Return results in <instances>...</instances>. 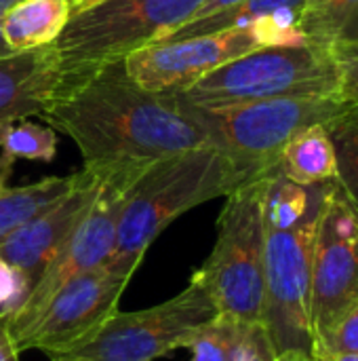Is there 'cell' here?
Returning a JSON list of instances; mask_svg holds the SVG:
<instances>
[{
  "label": "cell",
  "mask_w": 358,
  "mask_h": 361,
  "mask_svg": "<svg viewBox=\"0 0 358 361\" xmlns=\"http://www.w3.org/2000/svg\"><path fill=\"white\" fill-rule=\"evenodd\" d=\"M205 0H87L53 42L63 85L133 51L154 44L190 21Z\"/></svg>",
  "instance_id": "obj_4"
},
{
  "label": "cell",
  "mask_w": 358,
  "mask_h": 361,
  "mask_svg": "<svg viewBox=\"0 0 358 361\" xmlns=\"http://www.w3.org/2000/svg\"><path fill=\"white\" fill-rule=\"evenodd\" d=\"M51 361H93L87 357H76V355H59V357H51Z\"/></svg>",
  "instance_id": "obj_32"
},
{
  "label": "cell",
  "mask_w": 358,
  "mask_h": 361,
  "mask_svg": "<svg viewBox=\"0 0 358 361\" xmlns=\"http://www.w3.org/2000/svg\"><path fill=\"white\" fill-rule=\"evenodd\" d=\"M338 159V184L358 214V97L346 104L325 123Z\"/></svg>",
  "instance_id": "obj_20"
},
{
  "label": "cell",
  "mask_w": 358,
  "mask_h": 361,
  "mask_svg": "<svg viewBox=\"0 0 358 361\" xmlns=\"http://www.w3.org/2000/svg\"><path fill=\"white\" fill-rule=\"evenodd\" d=\"M175 102L203 129L207 144L228 157L251 182L279 171L281 152L295 133L310 125H325L346 104L342 97L270 99L232 106H196L179 97Z\"/></svg>",
  "instance_id": "obj_5"
},
{
  "label": "cell",
  "mask_w": 358,
  "mask_h": 361,
  "mask_svg": "<svg viewBox=\"0 0 358 361\" xmlns=\"http://www.w3.org/2000/svg\"><path fill=\"white\" fill-rule=\"evenodd\" d=\"M333 182L300 186L279 171L264 190V311L276 351H312V256L325 197ZM312 355V353H310Z\"/></svg>",
  "instance_id": "obj_2"
},
{
  "label": "cell",
  "mask_w": 358,
  "mask_h": 361,
  "mask_svg": "<svg viewBox=\"0 0 358 361\" xmlns=\"http://www.w3.org/2000/svg\"><path fill=\"white\" fill-rule=\"evenodd\" d=\"M8 53H15V51H11V49L6 47V42H4V38H2V27H0V57H4V55H8Z\"/></svg>",
  "instance_id": "obj_33"
},
{
  "label": "cell",
  "mask_w": 358,
  "mask_h": 361,
  "mask_svg": "<svg viewBox=\"0 0 358 361\" xmlns=\"http://www.w3.org/2000/svg\"><path fill=\"white\" fill-rule=\"evenodd\" d=\"M312 357L325 361L335 355L358 353V300L338 311L323 328L312 334Z\"/></svg>",
  "instance_id": "obj_22"
},
{
  "label": "cell",
  "mask_w": 358,
  "mask_h": 361,
  "mask_svg": "<svg viewBox=\"0 0 358 361\" xmlns=\"http://www.w3.org/2000/svg\"><path fill=\"white\" fill-rule=\"evenodd\" d=\"M17 2H21V0H0V17H2L11 6H15Z\"/></svg>",
  "instance_id": "obj_31"
},
{
  "label": "cell",
  "mask_w": 358,
  "mask_h": 361,
  "mask_svg": "<svg viewBox=\"0 0 358 361\" xmlns=\"http://www.w3.org/2000/svg\"><path fill=\"white\" fill-rule=\"evenodd\" d=\"M262 42L249 27L192 36L141 47L122 59L133 82L160 95H177L215 68L260 49Z\"/></svg>",
  "instance_id": "obj_11"
},
{
  "label": "cell",
  "mask_w": 358,
  "mask_h": 361,
  "mask_svg": "<svg viewBox=\"0 0 358 361\" xmlns=\"http://www.w3.org/2000/svg\"><path fill=\"white\" fill-rule=\"evenodd\" d=\"M72 2V8H76V6H80L82 2H87V0H70Z\"/></svg>",
  "instance_id": "obj_35"
},
{
  "label": "cell",
  "mask_w": 358,
  "mask_h": 361,
  "mask_svg": "<svg viewBox=\"0 0 358 361\" xmlns=\"http://www.w3.org/2000/svg\"><path fill=\"white\" fill-rule=\"evenodd\" d=\"M325 361H358V353L357 355H335V357H329Z\"/></svg>",
  "instance_id": "obj_34"
},
{
  "label": "cell",
  "mask_w": 358,
  "mask_h": 361,
  "mask_svg": "<svg viewBox=\"0 0 358 361\" xmlns=\"http://www.w3.org/2000/svg\"><path fill=\"white\" fill-rule=\"evenodd\" d=\"M335 61L340 68V97L354 99L358 97V47L346 51Z\"/></svg>",
  "instance_id": "obj_26"
},
{
  "label": "cell",
  "mask_w": 358,
  "mask_h": 361,
  "mask_svg": "<svg viewBox=\"0 0 358 361\" xmlns=\"http://www.w3.org/2000/svg\"><path fill=\"white\" fill-rule=\"evenodd\" d=\"M207 290L190 279L177 296L141 311H116L101 330L68 355L93 361H154L186 349L192 332L215 315Z\"/></svg>",
  "instance_id": "obj_9"
},
{
  "label": "cell",
  "mask_w": 358,
  "mask_h": 361,
  "mask_svg": "<svg viewBox=\"0 0 358 361\" xmlns=\"http://www.w3.org/2000/svg\"><path fill=\"white\" fill-rule=\"evenodd\" d=\"M131 279L106 264L78 275L51 298L36 322L13 343L17 353L40 351L59 357L76 351L118 311L120 296Z\"/></svg>",
  "instance_id": "obj_10"
},
{
  "label": "cell",
  "mask_w": 358,
  "mask_h": 361,
  "mask_svg": "<svg viewBox=\"0 0 358 361\" xmlns=\"http://www.w3.org/2000/svg\"><path fill=\"white\" fill-rule=\"evenodd\" d=\"M251 180L219 150L205 146L148 165L124 199L108 269L133 277L160 233L186 212L228 197Z\"/></svg>",
  "instance_id": "obj_3"
},
{
  "label": "cell",
  "mask_w": 358,
  "mask_h": 361,
  "mask_svg": "<svg viewBox=\"0 0 358 361\" xmlns=\"http://www.w3.org/2000/svg\"><path fill=\"white\" fill-rule=\"evenodd\" d=\"M238 330V319L215 313L211 319L200 324L186 343L192 351L190 361H230L232 343Z\"/></svg>",
  "instance_id": "obj_23"
},
{
  "label": "cell",
  "mask_w": 358,
  "mask_h": 361,
  "mask_svg": "<svg viewBox=\"0 0 358 361\" xmlns=\"http://www.w3.org/2000/svg\"><path fill=\"white\" fill-rule=\"evenodd\" d=\"M268 178L245 184L226 197L213 252L192 275L211 296L215 311L238 322H260L264 311L262 203Z\"/></svg>",
  "instance_id": "obj_7"
},
{
  "label": "cell",
  "mask_w": 358,
  "mask_h": 361,
  "mask_svg": "<svg viewBox=\"0 0 358 361\" xmlns=\"http://www.w3.org/2000/svg\"><path fill=\"white\" fill-rule=\"evenodd\" d=\"M78 180V171L70 176H49L38 182L0 190V243L15 231L36 218L51 203L61 199Z\"/></svg>",
  "instance_id": "obj_19"
},
{
  "label": "cell",
  "mask_w": 358,
  "mask_h": 361,
  "mask_svg": "<svg viewBox=\"0 0 358 361\" xmlns=\"http://www.w3.org/2000/svg\"><path fill=\"white\" fill-rule=\"evenodd\" d=\"M279 173L300 186L338 180V159L325 125H310L295 133L283 148Z\"/></svg>",
  "instance_id": "obj_18"
},
{
  "label": "cell",
  "mask_w": 358,
  "mask_h": 361,
  "mask_svg": "<svg viewBox=\"0 0 358 361\" xmlns=\"http://www.w3.org/2000/svg\"><path fill=\"white\" fill-rule=\"evenodd\" d=\"M274 361H314V357L306 351L300 349H289V351H281Z\"/></svg>",
  "instance_id": "obj_30"
},
{
  "label": "cell",
  "mask_w": 358,
  "mask_h": 361,
  "mask_svg": "<svg viewBox=\"0 0 358 361\" xmlns=\"http://www.w3.org/2000/svg\"><path fill=\"white\" fill-rule=\"evenodd\" d=\"M0 361H19V353L8 334L6 315L2 311H0Z\"/></svg>",
  "instance_id": "obj_27"
},
{
  "label": "cell",
  "mask_w": 358,
  "mask_h": 361,
  "mask_svg": "<svg viewBox=\"0 0 358 361\" xmlns=\"http://www.w3.org/2000/svg\"><path fill=\"white\" fill-rule=\"evenodd\" d=\"M63 87L53 44L0 57V125L42 116Z\"/></svg>",
  "instance_id": "obj_15"
},
{
  "label": "cell",
  "mask_w": 358,
  "mask_h": 361,
  "mask_svg": "<svg viewBox=\"0 0 358 361\" xmlns=\"http://www.w3.org/2000/svg\"><path fill=\"white\" fill-rule=\"evenodd\" d=\"M354 300H358V214L335 180L325 197L314 241L310 283L312 334Z\"/></svg>",
  "instance_id": "obj_12"
},
{
  "label": "cell",
  "mask_w": 358,
  "mask_h": 361,
  "mask_svg": "<svg viewBox=\"0 0 358 361\" xmlns=\"http://www.w3.org/2000/svg\"><path fill=\"white\" fill-rule=\"evenodd\" d=\"M175 97L196 106L340 97V68L333 55L306 42L260 47L215 68Z\"/></svg>",
  "instance_id": "obj_6"
},
{
  "label": "cell",
  "mask_w": 358,
  "mask_h": 361,
  "mask_svg": "<svg viewBox=\"0 0 358 361\" xmlns=\"http://www.w3.org/2000/svg\"><path fill=\"white\" fill-rule=\"evenodd\" d=\"M42 116L76 144L84 169L99 176L146 169L160 159L209 146L173 95L146 91L129 78L122 61L68 80Z\"/></svg>",
  "instance_id": "obj_1"
},
{
  "label": "cell",
  "mask_w": 358,
  "mask_h": 361,
  "mask_svg": "<svg viewBox=\"0 0 358 361\" xmlns=\"http://www.w3.org/2000/svg\"><path fill=\"white\" fill-rule=\"evenodd\" d=\"M0 148L15 161L51 163L57 154V131L30 118L11 121L0 125Z\"/></svg>",
  "instance_id": "obj_21"
},
{
  "label": "cell",
  "mask_w": 358,
  "mask_h": 361,
  "mask_svg": "<svg viewBox=\"0 0 358 361\" xmlns=\"http://www.w3.org/2000/svg\"><path fill=\"white\" fill-rule=\"evenodd\" d=\"M141 171L143 169H116L101 176L99 192L87 216L80 220L61 250L53 256L23 300L11 313H4L13 343L36 322L42 309L65 283L110 260L124 199Z\"/></svg>",
  "instance_id": "obj_8"
},
{
  "label": "cell",
  "mask_w": 358,
  "mask_h": 361,
  "mask_svg": "<svg viewBox=\"0 0 358 361\" xmlns=\"http://www.w3.org/2000/svg\"><path fill=\"white\" fill-rule=\"evenodd\" d=\"M238 2H243V0H205V4L198 8V13H196L192 19L207 17V15L215 13V11H222V8H226V6H232V4H238Z\"/></svg>",
  "instance_id": "obj_28"
},
{
  "label": "cell",
  "mask_w": 358,
  "mask_h": 361,
  "mask_svg": "<svg viewBox=\"0 0 358 361\" xmlns=\"http://www.w3.org/2000/svg\"><path fill=\"white\" fill-rule=\"evenodd\" d=\"M27 294V283L17 269L0 256V311L11 313Z\"/></svg>",
  "instance_id": "obj_25"
},
{
  "label": "cell",
  "mask_w": 358,
  "mask_h": 361,
  "mask_svg": "<svg viewBox=\"0 0 358 361\" xmlns=\"http://www.w3.org/2000/svg\"><path fill=\"white\" fill-rule=\"evenodd\" d=\"M72 17L70 0H21L0 17L2 38L11 51L53 44Z\"/></svg>",
  "instance_id": "obj_16"
},
{
  "label": "cell",
  "mask_w": 358,
  "mask_h": 361,
  "mask_svg": "<svg viewBox=\"0 0 358 361\" xmlns=\"http://www.w3.org/2000/svg\"><path fill=\"white\" fill-rule=\"evenodd\" d=\"M300 32L306 44L338 59L358 47V0H304Z\"/></svg>",
  "instance_id": "obj_17"
},
{
  "label": "cell",
  "mask_w": 358,
  "mask_h": 361,
  "mask_svg": "<svg viewBox=\"0 0 358 361\" xmlns=\"http://www.w3.org/2000/svg\"><path fill=\"white\" fill-rule=\"evenodd\" d=\"M13 167H15V159H11L8 154L0 152V190L6 188L8 178L13 176Z\"/></svg>",
  "instance_id": "obj_29"
},
{
  "label": "cell",
  "mask_w": 358,
  "mask_h": 361,
  "mask_svg": "<svg viewBox=\"0 0 358 361\" xmlns=\"http://www.w3.org/2000/svg\"><path fill=\"white\" fill-rule=\"evenodd\" d=\"M279 355L264 322H238L230 361H274Z\"/></svg>",
  "instance_id": "obj_24"
},
{
  "label": "cell",
  "mask_w": 358,
  "mask_h": 361,
  "mask_svg": "<svg viewBox=\"0 0 358 361\" xmlns=\"http://www.w3.org/2000/svg\"><path fill=\"white\" fill-rule=\"evenodd\" d=\"M302 8L304 0H243L207 17L190 19L158 42L205 36L232 27H249L262 47H295L304 44L300 32Z\"/></svg>",
  "instance_id": "obj_14"
},
{
  "label": "cell",
  "mask_w": 358,
  "mask_h": 361,
  "mask_svg": "<svg viewBox=\"0 0 358 361\" xmlns=\"http://www.w3.org/2000/svg\"><path fill=\"white\" fill-rule=\"evenodd\" d=\"M99 186L101 176L82 167L72 190H68L61 199L51 203L0 243V256L21 273L27 283V292L87 216L99 192Z\"/></svg>",
  "instance_id": "obj_13"
}]
</instances>
